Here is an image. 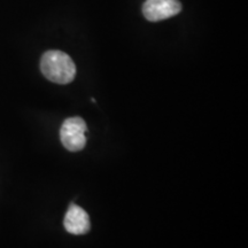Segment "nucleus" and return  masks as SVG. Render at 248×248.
I'll return each mask as SVG.
<instances>
[{
    "label": "nucleus",
    "instance_id": "f257e3e1",
    "mask_svg": "<svg viewBox=\"0 0 248 248\" xmlns=\"http://www.w3.org/2000/svg\"><path fill=\"white\" fill-rule=\"evenodd\" d=\"M43 75L57 84H69L76 75V66L73 59L64 52L52 49L43 54L40 59Z\"/></svg>",
    "mask_w": 248,
    "mask_h": 248
},
{
    "label": "nucleus",
    "instance_id": "f03ea898",
    "mask_svg": "<svg viewBox=\"0 0 248 248\" xmlns=\"http://www.w3.org/2000/svg\"><path fill=\"white\" fill-rule=\"evenodd\" d=\"M88 125L82 117H69L64 121L60 129L62 145L69 152L82 151L86 145Z\"/></svg>",
    "mask_w": 248,
    "mask_h": 248
},
{
    "label": "nucleus",
    "instance_id": "7ed1b4c3",
    "mask_svg": "<svg viewBox=\"0 0 248 248\" xmlns=\"http://www.w3.org/2000/svg\"><path fill=\"white\" fill-rule=\"evenodd\" d=\"M179 0H146L142 5V14L151 22H159L181 13Z\"/></svg>",
    "mask_w": 248,
    "mask_h": 248
},
{
    "label": "nucleus",
    "instance_id": "20e7f679",
    "mask_svg": "<svg viewBox=\"0 0 248 248\" xmlns=\"http://www.w3.org/2000/svg\"><path fill=\"white\" fill-rule=\"evenodd\" d=\"M64 229L71 234H85L90 231V217L82 207L71 203L63 221Z\"/></svg>",
    "mask_w": 248,
    "mask_h": 248
}]
</instances>
